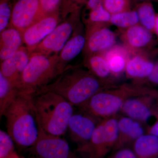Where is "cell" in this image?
<instances>
[{
	"label": "cell",
	"mask_w": 158,
	"mask_h": 158,
	"mask_svg": "<svg viewBox=\"0 0 158 158\" xmlns=\"http://www.w3.org/2000/svg\"><path fill=\"white\" fill-rule=\"evenodd\" d=\"M102 5H103L102 0H88L87 2V7L90 10L96 9Z\"/></svg>",
	"instance_id": "33"
},
{
	"label": "cell",
	"mask_w": 158,
	"mask_h": 158,
	"mask_svg": "<svg viewBox=\"0 0 158 158\" xmlns=\"http://www.w3.org/2000/svg\"><path fill=\"white\" fill-rule=\"evenodd\" d=\"M61 0H39L43 14L46 16L55 13Z\"/></svg>",
	"instance_id": "30"
},
{
	"label": "cell",
	"mask_w": 158,
	"mask_h": 158,
	"mask_svg": "<svg viewBox=\"0 0 158 158\" xmlns=\"http://www.w3.org/2000/svg\"><path fill=\"white\" fill-rule=\"evenodd\" d=\"M102 119L80 110L74 113L69 122L68 130L72 140L83 150L90 142L94 133Z\"/></svg>",
	"instance_id": "8"
},
{
	"label": "cell",
	"mask_w": 158,
	"mask_h": 158,
	"mask_svg": "<svg viewBox=\"0 0 158 158\" xmlns=\"http://www.w3.org/2000/svg\"><path fill=\"white\" fill-rule=\"evenodd\" d=\"M136 11L141 25L149 31H152L155 27L156 16L152 5L148 2L141 3L138 6Z\"/></svg>",
	"instance_id": "25"
},
{
	"label": "cell",
	"mask_w": 158,
	"mask_h": 158,
	"mask_svg": "<svg viewBox=\"0 0 158 158\" xmlns=\"http://www.w3.org/2000/svg\"><path fill=\"white\" fill-rule=\"evenodd\" d=\"M85 48L88 55L101 54L112 48L116 42V35L105 24L91 25L87 31Z\"/></svg>",
	"instance_id": "11"
},
{
	"label": "cell",
	"mask_w": 158,
	"mask_h": 158,
	"mask_svg": "<svg viewBox=\"0 0 158 158\" xmlns=\"http://www.w3.org/2000/svg\"><path fill=\"white\" fill-rule=\"evenodd\" d=\"M152 39L151 31L141 25L137 24L125 29L122 39L130 48L138 49L149 44Z\"/></svg>",
	"instance_id": "19"
},
{
	"label": "cell",
	"mask_w": 158,
	"mask_h": 158,
	"mask_svg": "<svg viewBox=\"0 0 158 158\" xmlns=\"http://www.w3.org/2000/svg\"><path fill=\"white\" fill-rule=\"evenodd\" d=\"M147 87L136 84L114 85L94 95L80 110L100 119L116 116L127 100L136 97L154 94Z\"/></svg>",
	"instance_id": "3"
},
{
	"label": "cell",
	"mask_w": 158,
	"mask_h": 158,
	"mask_svg": "<svg viewBox=\"0 0 158 158\" xmlns=\"http://www.w3.org/2000/svg\"><path fill=\"white\" fill-rule=\"evenodd\" d=\"M11 10L7 0H1L0 4V32L6 29L11 19Z\"/></svg>",
	"instance_id": "29"
},
{
	"label": "cell",
	"mask_w": 158,
	"mask_h": 158,
	"mask_svg": "<svg viewBox=\"0 0 158 158\" xmlns=\"http://www.w3.org/2000/svg\"><path fill=\"white\" fill-rule=\"evenodd\" d=\"M129 52L121 46H114L102 54L113 77H118L125 72L129 59Z\"/></svg>",
	"instance_id": "17"
},
{
	"label": "cell",
	"mask_w": 158,
	"mask_h": 158,
	"mask_svg": "<svg viewBox=\"0 0 158 158\" xmlns=\"http://www.w3.org/2000/svg\"><path fill=\"white\" fill-rule=\"evenodd\" d=\"M77 1H79V2H83V1H85V0H77Z\"/></svg>",
	"instance_id": "36"
},
{
	"label": "cell",
	"mask_w": 158,
	"mask_h": 158,
	"mask_svg": "<svg viewBox=\"0 0 158 158\" xmlns=\"http://www.w3.org/2000/svg\"><path fill=\"white\" fill-rule=\"evenodd\" d=\"M148 78L151 82L158 85V63L154 65L152 72Z\"/></svg>",
	"instance_id": "32"
},
{
	"label": "cell",
	"mask_w": 158,
	"mask_h": 158,
	"mask_svg": "<svg viewBox=\"0 0 158 158\" xmlns=\"http://www.w3.org/2000/svg\"><path fill=\"white\" fill-rule=\"evenodd\" d=\"M138 1H146V0H138Z\"/></svg>",
	"instance_id": "37"
},
{
	"label": "cell",
	"mask_w": 158,
	"mask_h": 158,
	"mask_svg": "<svg viewBox=\"0 0 158 158\" xmlns=\"http://www.w3.org/2000/svg\"><path fill=\"white\" fill-rule=\"evenodd\" d=\"M33 97L32 94L20 93L3 115L7 132L15 143L23 147L34 146L39 136Z\"/></svg>",
	"instance_id": "2"
},
{
	"label": "cell",
	"mask_w": 158,
	"mask_h": 158,
	"mask_svg": "<svg viewBox=\"0 0 158 158\" xmlns=\"http://www.w3.org/2000/svg\"><path fill=\"white\" fill-rule=\"evenodd\" d=\"M116 116L102 119L90 142L82 150L89 152L90 158H103L115 146L118 136V118Z\"/></svg>",
	"instance_id": "6"
},
{
	"label": "cell",
	"mask_w": 158,
	"mask_h": 158,
	"mask_svg": "<svg viewBox=\"0 0 158 158\" xmlns=\"http://www.w3.org/2000/svg\"><path fill=\"white\" fill-rule=\"evenodd\" d=\"M156 32L158 35V15L156 17L155 27Z\"/></svg>",
	"instance_id": "35"
},
{
	"label": "cell",
	"mask_w": 158,
	"mask_h": 158,
	"mask_svg": "<svg viewBox=\"0 0 158 158\" xmlns=\"http://www.w3.org/2000/svg\"><path fill=\"white\" fill-rule=\"evenodd\" d=\"M86 42V38L81 34L75 35L67 41L58 56L59 75L65 70L66 64L81 53L85 48Z\"/></svg>",
	"instance_id": "16"
},
{
	"label": "cell",
	"mask_w": 158,
	"mask_h": 158,
	"mask_svg": "<svg viewBox=\"0 0 158 158\" xmlns=\"http://www.w3.org/2000/svg\"><path fill=\"white\" fill-rule=\"evenodd\" d=\"M88 56L86 65L88 70L98 78L113 83L110 77L113 76L103 55L94 54L88 55Z\"/></svg>",
	"instance_id": "22"
},
{
	"label": "cell",
	"mask_w": 158,
	"mask_h": 158,
	"mask_svg": "<svg viewBox=\"0 0 158 158\" xmlns=\"http://www.w3.org/2000/svg\"><path fill=\"white\" fill-rule=\"evenodd\" d=\"M112 14L110 13L103 5L96 9L90 10L89 21L91 25L106 24L110 23Z\"/></svg>",
	"instance_id": "27"
},
{
	"label": "cell",
	"mask_w": 158,
	"mask_h": 158,
	"mask_svg": "<svg viewBox=\"0 0 158 158\" xmlns=\"http://www.w3.org/2000/svg\"><path fill=\"white\" fill-rule=\"evenodd\" d=\"M156 95L154 94L130 98L125 102L120 112L141 124L146 123L155 113L152 106Z\"/></svg>",
	"instance_id": "13"
},
{
	"label": "cell",
	"mask_w": 158,
	"mask_h": 158,
	"mask_svg": "<svg viewBox=\"0 0 158 158\" xmlns=\"http://www.w3.org/2000/svg\"><path fill=\"white\" fill-rule=\"evenodd\" d=\"M148 134L158 137V119L152 126L149 128Z\"/></svg>",
	"instance_id": "34"
},
{
	"label": "cell",
	"mask_w": 158,
	"mask_h": 158,
	"mask_svg": "<svg viewBox=\"0 0 158 158\" xmlns=\"http://www.w3.org/2000/svg\"><path fill=\"white\" fill-rule=\"evenodd\" d=\"M111 158H114V157L113 156V157H112Z\"/></svg>",
	"instance_id": "38"
},
{
	"label": "cell",
	"mask_w": 158,
	"mask_h": 158,
	"mask_svg": "<svg viewBox=\"0 0 158 158\" xmlns=\"http://www.w3.org/2000/svg\"><path fill=\"white\" fill-rule=\"evenodd\" d=\"M103 6L112 15L130 10V0H102Z\"/></svg>",
	"instance_id": "28"
},
{
	"label": "cell",
	"mask_w": 158,
	"mask_h": 158,
	"mask_svg": "<svg viewBox=\"0 0 158 158\" xmlns=\"http://www.w3.org/2000/svg\"><path fill=\"white\" fill-rule=\"evenodd\" d=\"M58 55L45 56L32 53L22 73L18 88L20 93L34 95L59 76Z\"/></svg>",
	"instance_id": "5"
},
{
	"label": "cell",
	"mask_w": 158,
	"mask_h": 158,
	"mask_svg": "<svg viewBox=\"0 0 158 158\" xmlns=\"http://www.w3.org/2000/svg\"><path fill=\"white\" fill-rule=\"evenodd\" d=\"M59 17L55 13L46 15L23 33V43L31 55L37 45L58 26Z\"/></svg>",
	"instance_id": "10"
},
{
	"label": "cell",
	"mask_w": 158,
	"mask_h": 158,
	"mask_svg": "<svg viewBox=\"0 0 158 158\" xmlns=\"http://www.w3.org/2000/svg\"><path fill=\"white\" fill-rule=\"evenodd\" d=\"M44 16L39 0H18L11 10V27L22 35L26 29Z\"/></svg>",
	"instance_id": "9"
},
{
	"label": "cell",
	"mask_w": 158,
	"mask_h": 158,
	"mask_svg": "<svg viewBox=\"0 0 158 158\" xmlns=\"http://www.w3.org/2000/svg\"><path fill=\"white\" fill-rule=\"evenodd\" d=\"M33 103L40 127L50 135L60 137L64 135L74 113L73 105L52 92L34 95Z\"/></svg>",
	"instance_id": "4"
},
{
	"label": "cell",
	"mask_w": 158,
	"mask_h": 158,
	"mask_svg": "<svg viewBox=\"0 0 158 158\" xmlns=\"http://www.w3.org/2000/svg\"><path fill=\"white\" fill-rule=\"evenodd\" d=\"M30 57L27 48L22 46L14 55L1 62L0 73L18 88L21 76L28 63Z\"/></svg>",
	"instance_id": "14"
},
{
	"label": "cell",
	"mask_w": 158,
	"mask_h": 158,
	"mask_svg": "<svg viewBox=\"0 0 158 158\" xmlns=\"http://www.w3.org/2000/svg\"><path fill=\"white\" fill-rule=\"evenodd\" d=\"M154 65L144 56L135 55L130 58L126 68V74L129 78L142 79L148 77Z\"/></svg>",
	"instance_id": "20"
},
{
	"label": "cell",
	"mask_w": 158,
	"mask_h": 158,
	"mask_svg": "<svg viewBox=\"0 0 158 158\" xmlns=\"http://www.w3.org/2000/svg\"><path fill=\"white\" fill-rule=\"evenodd\" d=\"M142 124L127 116L118 118V136L114 147L120 148L124 144L136 141L144 135Z\"/></svg>",
	"instance_id": "15"
},
{
	"label": "cell",
	"mask_w": 158,
	"mask_h": 158,
	"mask_svg": "<svg viewBox=\"0 0 158 158\" xmlns=\"http://www.w3.org/2000/svg\"><path fill=\"white\" fill-rule=\"evenodd\" d=\"M33 147L40 158H77L67 141L60 136L46 132L40 127L39 136Z\"/></svg>",
	"instance_id": "7"
},
{
	"label": "cell",
	"mask_w": 158,
	"mask_h": 158,
	"mask_svg": "<svg viewBox=\"0 0 158 158\" xmlns=\"http://www.w3.org/2000/svg\"><path fill=\"white\" fill-rule=\"evenodd\" d=\"M134 151L137 158H154L158 155V137L144 134L134 142Z\"/></svg>",
	"instance_id": "21"
},
{
	"label": "cell",
	"mask_w": 158,
	"mask_h": 158,
	"mask_svg": "<svg viewBox=\"0 0 158 158\" xmlns=\"http://www.w3.org/2000/svg\"><path fill=\"white\" fill-rule=\"evenodd\" d=\"M139 23V17L137 11L131 10L112 15L110 22V23L112 25L123 29L136 25Z\"/></svg>",
	"instance_id": "24"
},
{
	"label": "cell",
	"mask_w": 158,
	"mask_h": 158,
	"mask_svg": "<svg viewBox=\"0 0 158 158\" xmlns=\"http://www.w3.org/2000/svg\"><path fill=\"white\" fill-rule=\"evenodd\" d=\"M115 158H137L134 151L129 148H121L113 156Z\"/></svg>",
	"instance_id": "31"
},
{
	"label": "cell",
	"mask_w": 158,
	"mask_h": 158,
	"mask_svg": "<svg viewBox=\"0 0 158 158\" xmlns=\"http://www.w3.org/2000/svg\"><path fill=\"white\" fill-rule=\"evenodd\" d=\"M14 141L9 133L0 131V158H8L14 152Z\"/></svg>",
	"instance_id": "26"
},
{
	"label": "cell",
	"mask_w": 158,
	"mask_h": 158,
	"mask_svg": "<svg viewBox=\"0 0 158 158\" xmlns=\"http://www.w3.org/2000/svg\"><path fill=\"white\" fill-rule=\"evenodd\" d=\"M114 85L98 78L89 70L67 69L34 95L53 92L64 98L74 106L79 107L98 92Z\"/></svg>",
	"instance_id": "1"
},
{
	"label": "cell",
	"mask_w": 158,
	"mask_h": 158,
	"mask_svg": "<svg viewBox=\"0 0 158 158\" xmlns=\"http://www.w3.org/2000/svg\"><path fill=\"white\" fill-rule=\"evenodd\" d=\"M0 38V59L2 62L21 48L23 40L20 32L12 27L1 32Z\"/></svg>",
	"instance_id": "18"
},
{
	"label": "cell",
	"mask_w": 158,
	"mask_h": 158,
	"mask_svg": "<svg viewBox=\"0 0 158 158\" xmlns=\"http://www.w3.org/2000/svg\"><path fill=\"white\" fill-rule=\"evenodd\" d=\"M19 89L0 73V117L19 94Z\"/></svg>",
	"instance_id": "23"
},
{
	"label": "cell",
	"mask_w": 158,
	"mask_h": 158,
	"mask_svg": "<svg viewBox=\"0 0 158 158\" xmlns=\"http://www.w3.org/2000/svg\"><path fill=\"white\" fill-rule=\"evenodd\" d=\"M73 29L72 24L70 23L65 22L62 23L46 37L31 54L47 56L57 55L68 41Z\"/></svg>",
	"instance_id": "12"
}]
</instances>
